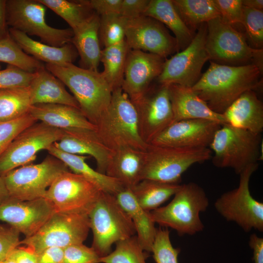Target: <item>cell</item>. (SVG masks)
<instances>
[{
    "mask_svg": "<svg viewBox=\"0 0 263 263\" xmlns=\"http://www.w3.org/2000/svg\"><path fill=\"white\" fill-rule=\"evenodd\" d=\"M1 69V65H0V70Z\"/></svg>",
    "mask_w": 263,
    "mask_h": 263,
    "instance_id": "56",
    "label": "cell"
},
{
    "mask_svg": "<svg viewBox=\"0 0 263 263\" xmlns=\"http://www.w3.org/2000/svg\"><path fill=\"white\" fill-rule=\"evenodd\" d=\"M115 244L114 250L101 257L100 263H146L148 254L140 246L136 236H133Z\"/></svg>",
    "mask_w": 263,
    "mask_h": 263,
    "instance_id": "38",
    "label": "cell"
},
{
    "mask_svg": "<svg viewBox=\"0 0 263 263\" xmlns=\"http://www.w3.org/2000/svg\"><path fill=\"white\" fill-rule=\"evenodd\" d=\"M243 5L245 7L259 10L263 9V0H244Z\"/></svg>",
    "mask_w": 263,
    "mask_h": 263,
    "instance_id": "54",
    "label": "cell"
},
{
    "mask_svg": "<svg viewBox=\"0 0 263 263\" xmlns=\"http://www.w3.org/2000/svg\"><path fill=\"white\" fill-rule=\"evenodd\" d=\"M129 50L125 40L102 50L100 62L102 63L104 69L101 73L112 92L122 86Z\"/></svg>",
    "mask_w": 263,
    "mask_h": 263,
    "instance_id": "34",
    "label": "cell"
},
{
    "mask_svg": "<svg viewBox=\"0 0 263 263\" xmlns=\"http://www.w3.org/2000/svg\"><path fill=\"white\" fill-rule=\"evenodd\" d=\"M90 229L89 215L55 212L34 235L20 241L37 254L50 247L82 244Z\"/></svg>",
    "mask_w": 263,
    "mask_h": 263,
    "instance_id": "11",
    "label": "cell"
},
{
    "mask_svg": "<svg viewBox=\"0 0 263 263\" xmlns=\"http://www.w3.org/2000/svg\"><path fill=\"white\" fill-rule=\"evenodd\" d=\"M226 123L257 134L263 130V105L254 90L238 97L222 113Z\"/></svg>",
    "mask_w": 263,
    "mask_h": 263,
    "instance_id": "23",
    "label": "cell"
},
{
    "mask_svg": "<svg viewBox=\"0 0 263 263\" xmlns=\"http://www.w3.org/2000/svg\"><path fill=\"white\" fill-rule=\"evenodd\" d=\"M262 143L261 134L225 124L216 132L208 148L215 167L232 169L239 175L261 160Z\"/></svg>",
    "mask_w": 263,
    "mask_h": 263,
    "instance_id": "5",
    "label": "cell"
},
{
    "mask_svg": "<svg viewBox=\"0 0 263 263\" xmlns=\"http://www.w3.org/2000/svg\"><path fill=\"white\" fill-rule=\"evenodd\" d=\"M125 41L130 50L150 53L165 59L178 52L174 37L162 23L149 16L127 19Z\"/></svg>",
    "mask_w": 263,
    "mask_h": 263,
    "instance_id": "16",
    "label": "cell"
},
{
    "mask_svg": "<svg viewBox=\"0 0 263 263\" xmlns=\"http://www.w3.org/2000/svg\"><path fill=\"white\" fill-rule=\"evenodd\" d=\"M222 20L228 24L242 23V0H214Z\"/></svg>",
    "mask_w": 263,
    "mask_h": 263,
    "instance_id": "45",
    "label": "cell"
},
{
    "mask_svg": "<svg viewBox=\"0 0 263 263\" xmlns=\"http://www.w3.org/2000/svg\"><path fill=\"white\" fill-rule=\"evenodd\" d=\"M68 167L50 155L41 163L15 169L3 177L10 198L22 201L44 198L47 190Z\"/></svg>",
    "mask_w": 263,
    "mask_h": 263,
    "instance_id": "12",
    "label": "cell"
},
{
    "mask_svg": "<svg viewBox=\"0 0 263 263\" xmlns=\"http://www.w3.org/2000/svg\"><path fill=\"white\" fill-rule=\"evenodd\" d=\"M103 192L83 176L68 170L57 177L44 198L56 212L89 215Z\"/></svg>",
    "mask_w": 263,
    "mask_h": 263,
    "instance_id": "13",
    "label": "cell"
},
{
    "mask_svg": "<svg viewBox=\"0 0 263 263\" xmlns=\"http://www.w3.org/2000/svg\"><path fill=\"white\" fill-rule=\"evenodd\" d=\"M37 121L29 113L18 119L0 123V157L19 133Z\"/></svg>",
    "mask_w": 263,
    "mask_h": 263,
    "instance_id": "42",
    "label": "cell"
},
{
    "mask_svg": "<svg viewBox=\"0 0 263 263\" xmlns=\"http://www.w3.org/2000/svg\"><path fill=\"white\" fill-rule=\"evenodd\" d=\"M145 151L130 147L112 151L105 174L132 188L141 181Z\"/></svg>",
    "mask_w": 263,
    "mask_h": 263,
    "instance_id": "24",
    "label": "cell"
},
{
    "mask_svg": "<svg viewBox=\"0 0 263 263\" xmlns=\"http://www.w3.org/2000/svg\"><path fill=\"white\" fill-rule=\"evenodd\" d=\"M55 212L52 204L45 198L22 201L10 197L0 205V221L28 237L36 233Z\"/></svg>",
    "mask_w": 263,
    "mask_h": 263,
    "instance_id": "18",
    "label": "cell"
},
{
    "mask_svg": "<svg viewBox=\"0 0 263 263\" xmlns=\"http://www.w3.org/2000/svg\"><path fill=\"white\" fill-rule=\"evenodd\" d=\"M0 62L31 73L36 72L44 66L40 61L25 53L9 33L0 39Z\"/></svg>",
    "mask_w": 263,
    "mask_h": 263,
    "instance_id": "37",
    "label": "cell"
},
{
    "mask_svg": "<svg viewBox=\"0 0 263 263\" xmlns=\"http://www.w3.org/2000/svg\"><path fill=\"white\" fill-rule=\"evenodd\" d=\"M46 9L39 0H6L7 25L29 36H37L41 42L51 46L61 47L71 43L73 31L49 25L45 19Z\"/></svg>",
    "mask_w": 263,
    "mask_h": 263,
    "instance_id": "9",
    "label": "cell"
},
{
    "mask_svg": "<svg viewBox=\"0 0 263 263\" xmlns=\"http://www.w3.org/2000/svg\"><path fill=\"white\" fill-rule=\"evenodd\" d=\"M221 125L217 122L205 119L175 122L150 144L179 148H207Z\"/></svg>",
    "mask_w": 263,
    "mask_h": 263,
    "instance_id": "20",
    "label": "cell"
},
{
    "mask_svg": "<svg viewBox=\"0 0 263 263\" xmlns=\"http://www.w3.org/2000/svg\"><path fill=\"white\" fill-rule=\"evenodd\" d=\"M248 244L253 251L254 263H263V238L256 234L250 236Z\"/></svg>",
    "mask_w": 263,
    "mask_h": 263,
    "instance_id": "51",
    "label": "cell"
},
{
    "mask_svg": "<svg viewBox=\"0 0 263 263\" xmlns=\"http://www.w3.org/2000/svg\"><path fill=\"white\" fill-rule=\"evenodd\" d=\"M165 58L150 53L129 50L121 88L134 103L143 96L160 75Z\"/></svg>",
    "mask_w": 263,
    "mask_h": 263,
    "instance_id": "19",
    "label": "cell"
},
{
    "mask_svg": "<svg viewBox=\"0 0 263 263\" xmlns=\"http://www.w3.org/2000/svg\"><path fill=\"white\" fill-rule=\"evenodd\" d=\"M99 20L100 16L94 12L73 31L71 43L80 56L83 68L97 71L102 51L98 34Z\"/></svg>",
    "mask_w": 263,
    "mask_h": 263,
    "instance_id": "28",
    "label": "cell"
},
{
    "mask_svg": "<svg viewBox=\"0 0 263 263\" xmlns=\"http://www.w3.org/2000/svg\"><path fill=\"white\" fill-rule=\"evenodd\" d=\"M61 129L43 122L35 123L19 133L0 157V176L29 164L37 153L47 150L61 138Z\"/></svg>",
    "mask_w": 263,
    "mask_h": 263,
    "instance_id": "15",
    "label": "cell"
},
{
    "mask_svg": "<svg viewBox=\"0 0 263 263\" xmlns=\"http://www.w3.org/2000/svg\"><path fill=\"white\" fill-rule=\"evenodd\" d=\"M168 88L173 116L172 123L184 120L205 119L221 125L227 124L223 114L212 111L191 88L177 84L169 85Z\"/></svg>",
    "mask_w": 263,
    "mask_h": 263,
    "instance_id": "22",
    "label": "cell"
},
{
    "mask_svg": "<svg viewBox=\"0 0 263 263\" xmlns=\"http://www.w3.org/2000/svg\"><path fill=\"white\" fill-rule=\"evenodd\" d=\"M64 248L50 247L37 254V263H63Z\"/></svg>",
    "mask_w": 263,
    "mask_h": 263,
    "instance_id": "49",
    "label": "cell"
},
{
    "mask_svg": "<svg viewBox=\"0 0 263 263\" xmlns=\"http://www.w3.org/2000/svg\"><path fill=\"white\" fill-rule=\"evenodd\" d=\"M212 154L208 148L187 149L149 144L145 151L141 180L179 184L182 174L189 168L210 159Z\"/></svg>",
    "mask_w": 263,
    "mask_h": 263,
    "instance_id": "8",
    "label": "cell"
},
{
    "mask_svg": "<svg viewBox=\"0 0 263 263\" xmlns=\"http://www.w3.org/2000/svg\"><path fill=\"white\" fill-rule=\"evenodd\" d=\"M127 19L119 14L100 16L99 38L105 47L120 43L125 40Z\"/></svg>",
    "mask_w": 263,
    "mask_h": 263,
    "instance_id": "39",
    "label": "cell"
},
{
    "mask_svg": "<svg viewBox=\"0 0 263 263\" xmlns=\"http://www.w3.org/2000/svg\"><path fill=\"white\" fill-rule=\"evenodd\" d=\"M258 163L248 166L240 174L237 188L226 191L217 199L214 206L225 220L233 222L244 231H263V203L255 199L250 191L249 182Z\"/></svg>",
    "mask_w": 263,
    "mask_h": 263,
    "instance_id": "10",
    "label": "cell"
},
{
    "mask_svg": "<svg viewBox=\"0 0 263 263\" xmlns=\"http://www.w3.org/2000/svg\"><path fill=\"white\" fill-rule=\"evenodd\" d=\"M88 215L93 233L92 247L100 258L111 253L113 244L136 233L131 218L114 195L103 192Z\"/></svg>",
    "mask_w": 263,
    "mask_h": 263,
    "instance_id": "6",
    "label": "cell"
},
{
    "mask_svg": "<svg viewBox=\"0 0 263 263\" xmlns=\"http://www.w3.org/2000/svg\"><path fill=\"white\" fill-rule=\"evenodd\" d=\"M3 177L0 176V205L10 198Z\"/></svg>",
    "mask_w": 263,
    "mask_h": 263,
    "instance_id": "53",
    "label": "cell"
},
{
    "mask_svg": "<svg viewBox=\"0 0 263 263\" xmlns=\"http://www.w3.org/2000/svg\"><path fill=\"white\" fill-rule=\"evenodd\" d=\"M183 21L194 32L202 24L220 17L214 0H172Z\"/></svg>",
    "mask_w": 263,
    "mask_h": 263,
    "instance_id": "33",
    "label": "cell"
},
{
    "mask_svg": "<svg viewBox=\"0 0 263 263\" xmlns=\"http://www.w3.org/2000/svg\"><path fill=\"white\" fill-rule=\"evenodd\" d=\"M0 263H16L15 261L13 260L10 259L9 258H7L5 260L3 261Z\"/></svg>",
    "mask_w": 263,
    "mask_h": 263,
    "instance_id": "55",
    "label": "cell"
},
{
    "mask_svg": "<svg viewBox=\"0 0 263 263\" xmlns=\"http://www.w3.org/2000/svg\"><path fill=\"white\" fill-rule=\"evenodd\" d=\"M29 113L37 121L59 129L82 128L96 130V126L78 108L57 104L32 105Z\"/></svg>",
    "mask_w": 263,
    "mask_h": 263,
    "instance_id": "27",
    "label": "cell"
},
{
    "mask_svg": "<svg viewBox=\"0 0 263 263\" xmlns=\"http://www.w3.org/2000/svg\"><path fill=\"white\" fill-rule=\"evenodd\" d=\"M115 196L119 204L131 218L140 246L146 252H151L157 228L150 211L139 205L129 188H124Z\"/></svg>",
    "mask_w": 263,
    "mask_h": 263,
    "instance_id": "29",
    "label": "cell"
},
{
    "mask_svg": "<svg viewBox=\"0 0 263 263\" xmlns=\"http://www.w3.org/2000/svg\"><path fill=\"white\" fill-rule=\"evenodd\" d=\"M95 131L112 151L123 147L146 150L140 136L136 108L121 87L113 90L110 104L97 121Z\"/></svg>",
    "mask_w": 263,
    "mask_h": 263,
    "instance_id": "3",
    "label": "cell"
},
{
    "mask_svg": "<svg viewBox=\"0 0 263 263\" xmlns=\"http://www.w3.org/2000/svg\"><path fill=\"white\" fill-rule=\"evenodd\" d=\"M150 0H122L119 14L127 19L143 16Z\"/></svg>",
    "mask_w": 263,
    "mask_h": 263,
    "instance_id": "47",
    "label": "cell"
},
{
    "mask_svg": "<svg viewBox=\"0 0 263 263\" xmlns=\"http://www.w3.org/2000/svg\"><path fill=\"white\" fill-rule=\"evenodd\" d=\"M61 130V138L54 145L67 153L93 157L96 161L97 170L105 174L112 150L103 144L95 130L82 128Z\"/></svg>",
    "mask_w": 263,
    "mask_h": 263,
    "instance_id": "21",
    "label": "cell"
},
{
    "mask_svg": "<svg viewBox=\"0 0 263 263\" xmlns=\"http://www.w3.org/2000/svg\"><path fill=\"white\" fill-rule=\"evenodd\" d=\"M244 27V35L248 45L254 49H263V11L243 5L242 23Z\"/></svg>",
    "mask_w": 263,
    "mask_h": 263,
    "instance_id": "40",
    "label": "cell"
},
{
    "mask_svg": "<svg viewBox=\"0 0 263 263\" xmlns=\"http://www.w3.org/2000/svg\"><path fill=\"white\" fill-rule=\"evenodd\" d=\"M63 19L74 31L85 22L94 12L86 0H39Z\"/></svg>",
    "mask_w": 263,
    "mask_h": 263,
    "instance_id": "36",
    "label": "cell"
},
{
    "mask_svg": "<svg viewBox=\"0 0 263 263\" xmlns=\"http://www.w3.org/2000/svg\"><path fill=\"white\" fill-rule=\"evenodd\" d=\"M144 16L156 19L172 32L178 52L185 49L195 36L194 32L183 21L172 0H150Z\"/></svg>",
    "mask_w": 263,
    "mask_h": 263,
    "instance_id": "30",
    "label": "cell"
},
{
    "mask_svg": "<svg viewBox=\"0 0 263 263\" xmlns=\"http://www.w3.org/2000/svg\"><path fill=\"white\" fill-rule=\"evenodd\" d=\"M45 67L69 89L81 112L95 125L108 108L113 92L102 73L73 63Z\"/></svg>",
    "mask_w": 263,
    "mask_h": 263,
    "instance_id": "2",
    "label": "cell"
},
{
    "mask_svg": "<svg viewBox=\"0 0 263 263\" xmlns=\"http://www.w3.org/2000/svg\"><path fill=\"white\" fill-rule=\"evenodd\" d=\"M151 252L156 263H178L180 249L172 246L168 228L160 227L156 230Z\"/></svg>",
    "mask_w": 263,
    "mask_h": 263,
    "instance_id": "41",
    "label": "cell"
},
{
    "mask_svg": "<svg viewBox=\"0 0 263 263\" xmlns=\"http://www.w3.org/2000/svg\"><path fill=\"white\" fill-rule=\"evenodd\" d=\"M261 74L254 64L229 66L210 61L191 88L212 111L222 114L242 94L261 87Z\"/></svg>",
    "mask_w": 263,
    "mask_h": 263,
    "instance_id": "1",
    "label": "cell"
},
{
    "mask_svg": "<svg viewBox=\"0 0 263 263\" xmlns=\"http://www.w3.org/2000/svg\"><path fill=\"white\" fill-rule=\"evenodd\" d=\"M168 87L159 84L154 89L150 86L142 97L133 103L137 113L140 136L148 144L173 122Z\"/></svg>",
    "mask_w": 263,
    "mask_h": 263,
    "instance_id": "17",
    "label": "cell"
},
{
    "mask_svg": "<svg viewBox=\"0 0 263 263\" xmlns=\"http://www.w3.org/2000/svg\"><path fill=\"white\" fill-rule=\"evenodd\" d=\"M7 258L16 263H37V254L27 246H17Z\"/></svg>",
    "mask_w": 263,
    "mask_h": 263,
    "instance_id": "50",
    "label": "cell"
},
{
    "mask_svg": "<svg viewBox=\"0 0 263 263\" xmlns=\"http://www.w3.org/2000/svg\"><path fill=\"white\" fill-rule=\"evenodd\" d=\"M47 150L62 161L74 173L81 175L94 184L103 192L116 195L125 188L118 181L94 170L86 162L89 156L71 154L62 151L53 144Z\"/></svg>",
    "mask_w": 263,
    "mask_h": 263,
    "instance_id": "31",
    "label": "cell"
},
{
    "mask_svg": "<svg viewBox=\"0 0 263 263\" xmlns=\"http://www.w3.org/2000/svg\"><path fill=\"white\" fill-rule=\"evenodd\" d=\"M6 0H0V39L9 33L5 13Z\"/></svg>",
    "mask_w": 263,
    "mask_h": 263,
    "instance_id": "52",
    "label": "cell"
},
{
    "mask_svg": "<svg viewBox=\"0 0 263 263\" xmlns=\"http://www.w3.org/2000/svg\"><path fill=\"white\" fill-rule=\"evenodd\" d=\"M207 23L201 24L190 44L165 60L157 77L159 84H177L191 88L199 79L204 64L209 60L205 47Z\"/></svg>",
    "mask_w": 263,
    "mask_h": 263,
    "instance_id": "14",
    "label": "cell"
},
{
    "mask_svg": "<svg viewBox=\"0 0 263 263\" xmlns=\"http://www.w3.org/2000/svg\"><path fill=\"white\" fill-rule=\"evenodd\" d=\"M181 185L144 179L131 189L139 205L145 210L151 211L159 207L173 196Z\"/></svg>",
    "mask_w": 263,
    "mask_h": 263,
    "instance_id": "32",
    "label": "cell"
},
{
    "mask_svg": "<svg viewBox=\"0 0 263 263\" xmlns=\"http://www.w3.org/2000/svg\"><path fill=\"white\" fill-rule=\"evenodd\" d=\"M90 8L99 16L119 14L122 0H86Z\"/></svg>",
    "mask_w": 263,
    "mask_h": 263,
    "instance_id": "48",
    "label": "cell"
},
{
    "mask_svg": "<svg viewBox=\"0 0 263 263\" xmlns=\"http://www.w3.org/2000/svg\"><path fill=\"white\" fill-rule=\"evenodd\" d=\"M34 74L8 65L5 69L0 70V89L28 87Z\"/></svg>",
    "mask_w": 263,
    "mask_h": 263,
    "instance_id": "43",
    "label": "cell"
},
{
    "mask_svg": "<svg viewBox=\"0 0 263 263\" xmlns=\"http://www.w3.org/2000/svg\"><path fill=\"white\" fill-rule=\"evenodd\" d=\"M11 37L27 54L46 64L61 65L73 63L78 55L72 43L61 47L51 46L35 40L26 34L9 28Z\"/></svg>",
    "mask_w": 263,
    "mask_h": 263,
    "instance_id": "26",
    "label": "cell"
},
{
    "mask_svg": "<svg viewBox=\"0 0 263 263\" xmlns=\"http://www.w3.org/2000/svg\"><path fill=\"white\" fill-rule=\"evenodd\" d=\"M100 257L91 247L82 244H75L64 248L63 263H99Z\"/></svg>",
    "mask_w": 263,
    "mask_h": 263,
    "instance_id": "44",
    "label": "cell"
},
{
    "mask_svg": "<svg viewBox=\"0 0 263 263\" xmlns=\"http://www.w3.org/2000/svg\"><path fill=\"white\" fill-rule=\"evenodd\" d=\"M207 26L205 47L209 60L229 66L254 64L263 72V49L251 48L244 36L220 17L208 21Z\"/></svg>",
    "mask_w": 263,
    "mask_h": 263,
    "instance_id": "7",
    "label": "cell"
},
{
    "mask_svg": "<svg viewBox=\"0 0 263 263\" xmlns=\"http://www.w3.org/2000/svg\"><path fill=\"white\" fill-rule=\"evenodd\" d=\"M64 85L43 66L35 73L29 86L32 105L57 104L79 109L77 101Z\"/></svg>",
    "mask_w": 263,
    "mask_h": 263,
    "instance_id": "25",
    "label": "cell"
},
{
    "mask_svg": "<svg viewBox=\"0 0 263 263\" xmlns=\"http://www.w3.org/2000/svg\"><path fill=\"white\" fill-rule=\"evenodd\" d=\"M167 205L150 211L155 224L170 227L180 235H193L203 230L200 214L207 210L208 198L204 189L194 182L181 185Z\"/></svg>",
    "mask_w": 263,
    "mask_h": 263,
    "instance_id": "4",
    "label": "cell"
},
{
    "mask_svg": "<svg viewBox=\"0 0 263 263\" xmlns=\"http://www.w3.org/2000/svg\"><path fill=\"white\" fill-rule=\"evenodd\" d=\"M20 233L10 226L0 223V263L20 245Z\"/></svg>",
    "mask_w": 263,
    "mask_h": 263,
    "instance_id": "46",
    "label": "cell"
},
{
    "mask_svg": "<svg viewBox=\"0 0 263 263\" xmlns=\"http://www.w3.org/2000/svg\"><path fill=\"white\" fill-rule=\"evenodd\" d=\"M32 106L29 87L0 89V123L28 113Z\"/></svg>",
    "mask_w": 263,
    "mask_h": 263,
    "instance_id": "35",
    "label": "cell"
}]
</instances>
